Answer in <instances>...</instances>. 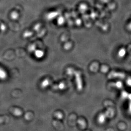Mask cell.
Instances as JSON below:
<instances>
[{"mask_svg": "<svg viewBox=\"0 0 131 131\" xmlns=\"http://www.w3.org/2000/svg\"><path fill=\"white\" fill-rule=\"evenodd\" d=\"M7 77L6 72L3 69L0 68V79H4Z\"/></svg>", "mask_w": 131, "mask_h": 131, "instance_id": "6da1fadb", "label": "cell"}]
</instances>
